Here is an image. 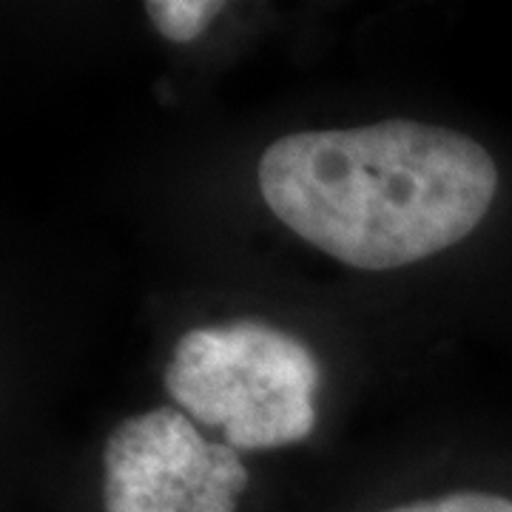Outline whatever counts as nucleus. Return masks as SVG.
Listing matches in <instances>:
<instances>
[{
  "label": "nucleus",
  "mask_w": 512,
  "mask_h": 512,
  "mask_svg": "<svg viewBox=\"0 0 512 512\" xmlns=\"http://www.w3.org/2000/svg\"><path fill=\"white\" fill-rule=\"evenodd\" d=\"M384 512H512V501L490 493H453Z\"/></svg>",
  "instance_id": "7ed1b4c3"
},
{
  "label": "nucleus",
  "mask_w": 512,
  "mask_h": 512,
  "mask_svg": "<svg viewBox=\"0 0 512 512\" xmlns=\"http://www.w3.org/2000/svg\"><path fill=\"white\" fill-rule=\"evenodd\" d=\"M256 177L279 222L362 271L402 268L461 242L498 188L487 148L413 120L296 131L262 151Z\"/></svg>",
  "instance_id": "f257e3e1"
},
{
  "label": "nucleus",
  "mask_w": 512,
  "mask_h": 512,
  "mask_svg": "<svg viewBox=\"0 0 512 512\" xmlns=\"http://www.w3.org/2000/svg\"><path fill=\"white\" fill-rule=\"evenodd\" d=\"M225 9V3L214 0H151L146 12L160 35L171 43H191L202 35V29Z\"/></svg>",
  "instance_id": "f03ea898"
}]
</instances>
